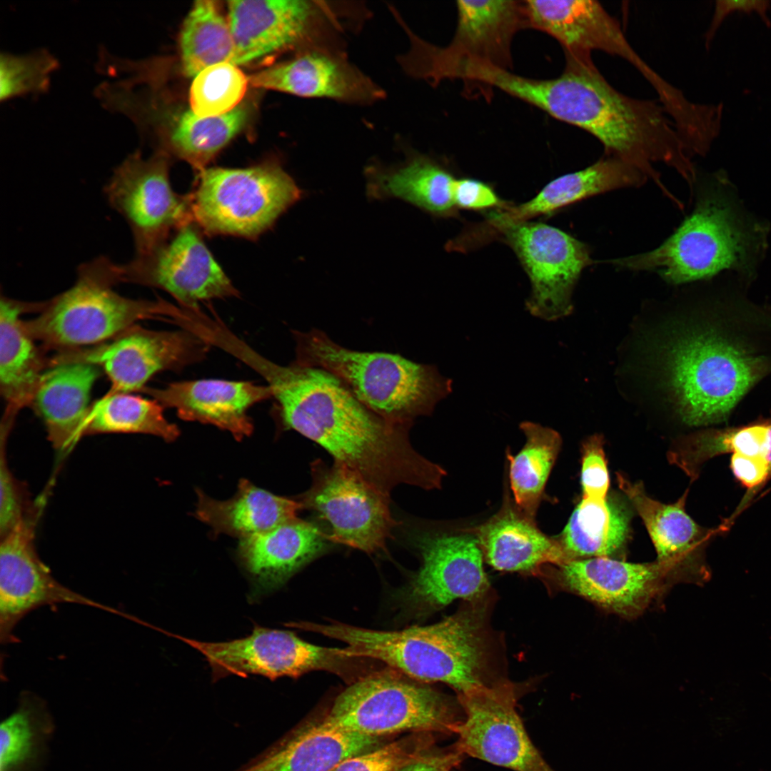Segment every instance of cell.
I'll return each instance as SVG.
<instances>
[{"label":"cell","mask_w":771,"mask_h":771,"mask_svg":"<svg viewBox=\"0 0 771 771\" xmlns=\"http://www.w3.org/2000/svg\"><path fill=\"white\" fill-rule=\"evenodd\" d=\"M37 520L26 521L1 537L0 640L18 642L14 630L30 612L46 605L74 603L121 615L133 617L89 598L56 580L36 551L34 538Z\"/></svg>","instance_id":"19"},{"label":"cell","mask_w":771,"mask_h":771,"mask_svg":"<svg viewBox=\"0 0 771 771\" xmlns=\"http://www.w3.org/2000/svg\"><path fill=\"white\" fill-rule=\"evenodd\" d=\"M209 343L192 331H156L136 325L89 349L61 351L54 363L84 361L101 368L111 386L106 394L141 390L156 373L178 371L202 360Z\"/></svg>","instance_id":"15"},{"label":"cell","mask_w":771,"mask_h":771,"mask_svg":"<svg viewBox=\"0 0 771 771\" xmlns=\"http://www.w3.org/2000/svg\"><path fill=\"white\" fill-rule=\"evenodd\" d=\"M725 453L763 460L771 466V418L682 436L671 446L667 458L692 482L698 478L705 463Z\"/></svg>","instance_id":"35"},{"label":"cell","mask_w":771,"mask_h":771,"mask_svg":"<svg viewBox=\"0 0 771 771\" xmlns=\"http://www.w3.org/2000/svg\"><path fill=\"white\" fill-rule=\"evenodd\" d=\"M720 187L702 191L695 209L656 248L610 261L617 268L657 272L673 285L706 279L725 269L749 270L760 236Z\"/></svg>","instance_id":"6"},{"label":"cell","mask_w":771,"mask_h":771,"mask_svg":"<svg viewBox=\"0 0 771 771\" xmlns=\"http://www.w3.org/2000/svg\"><path fill=\"white\" fill-rule=\"evenodd\" d=\"M771 7L769 0H717L715 1L714 14L711 24L705 33V46H709L723 20L735 11L750 14L757 13L767 27H771V20L767 11Z\"/></svg>","instance_id":"47"},{"label":"cell","mask_w":771,"mask_h":771,"mask_svg":"<svg viewBox=\"0 0 771 771\" xmlns=\"http://www.w3.org/2000/svg\"><path fill=\"white\" fill-rule=\"evenodd\" d=\"M647 176L631 164L605 156L590 166L560 176L547 183L532 199L489 214L495 227L554 214L587 198L615 189L638 186Z\"/></svg>","instance_id":"28"},{"label":"cell","mask_w":771,"mask_h":771,"mask_svg":"<svg viewBox=\"0 0 771 771\" xmlns=\"http://www.w3.org/2000/svg\"><path fill=\"white\" fill-rule=\"evenodd\" d=\"M456 7L455 35L444 49L508 69L514 35L530 28L524 1H458Z\"/></svg>","instance_id":"30"},{"label":"cell","mask_w":771,"mask_h":771,"mask_svg":"<svg viewBox=\"0 0 771 771\" xmlns=\"http://www.w3.org/2000/svg\"><path fill=\"white\" fill-rule=\"evenodd\" d=\"M453 199L457 208L474 211H498L510 206L500 198L490 183L469 177L456 178Z\"/></svg>","instance_id":"46"},{"label":"cell","mask_w":771,"mask_h":771,"mask_svg":"<svg viewBox=\"0 0 771 771\" xmlns=\"http://www.w3.org/2000/svg\"><path fill=\"white\" fill-rule=\"evenodd\" d=\"M415 543L422 564L405 592L412 608L435 611L458 598H478L488 588L483 552L473 534L422 535Z\"/></svg>","instance_id":"21"},{"label":"cell","mask_w":771,"mask_h":771,"mask_svg":"<svg viewBox=\"0 0 771 771\" xmlns=\"http://www.w3.org/2000/svg\"><path fill=\"white\" fill-rule=\"evenodd\" d=\"M707 326L672 329L660 348L665 383L681 420L690 426L725 421L771 369L768 358Z\"/></svg>","instance_id":"4"},{"label":"cell","mask_w":771,"mask_h":771,"mask_svg":"<svg viewBox=\"0 0 771 771\" xmlns=\"http://www.w3.org/2000/svg\"><path fill=\"white\" fill-rule=\"evenodd\" d=\"M461 719L443 694L393 669L361 676L333 700L323 726L371 737L455 733Z\"/></svg>","instance_id":"8"},{"label":"cell","mask_w":771,"mask_h":771,"mask_svg":"<svg viewBox=\"0 0 771 771\" xmlns=\"http://www.w3.org/2000/svg\"><path fill=\"white\" fill-rule=\"evenodd\" d=\"M293 335L294 361L332 373L361 403L393 424L411 428L415 418L430 415L452 392V381L434 365L397 353L351 350L316 328Z\"/></svg>","instance_id":"5"},{"label":"cell","mask_w":771,"mask_h":771,"mask_svg":"<svg viewBox=\"0 0 771 771\" xmlns=\"http://www.w3.org/2000/svg\"><path fill=\"white\" fill-rule=\"evenodd\" d=\"M100 368L84 361H69L50 365L41 376L31 406L60 454L69 451L84 436L91 391Z\"/></svg>","instance_id":"25"},{"label":"cell","mask_w":771,"mask_h":771,"mask_svg":"<svg viewBox=\"0 0 771 771\" xmlns=\"http://www.w3.org/2000/svg\"><path fill=\"white\" fill-rule=\"evenodd\" d=\"M201 232L194 222L188 223L151 252L119 265L120 281L163 289L185 308H197L204 300L238 296Z\"/></svg>","instance_id":"18"},{"label":"cell","mask_w":771,"mask_h":771,"mask_svg":"<svg viewBox=\"0 0 771 771\" xmlns=\"http://www.w3.org/2000/svg\"><path fill=\"white\" fill-rule=\"evenodd\" d=\"M193 222L208 236L255 239L303 196L276 159L243 168H206L189 193Z\"/></svg>","instance_id":"9"},{"label":"cell","mask_w":771,"mask_h":771,"mask_svg":"<svg viewBox=\"0 0 771 771\" xmlns=\"http://www.w3.org/2000/svg\"><path fill=\"white\" fill-rule=\"evenodd\" d=\"M344 642L351 657L381 661L421 682H442L458 693L485 685L486 645L480 610L459 611L425 626L378 630L341 623L310 626Z\"/></svg>","instance_id":"3"},{"label":"cell","mask_w":771,"mask_h":771,"mask_svg":"<svg viewBox=\"0 0 771 771\" xmlns=\"http://www.w3.org/2000/svg\"><path fill=\"white\" fill-rule=\"evenodd\" d=\"M248 79L254 87L306 98L368 104L384 96L381 87L332 47L301 50L292 59Z\"/></svg>","instance_id":"23"},{"label":"cell","mask_w":771,"mask_h":771,"mask_svg":"<svg viewBox=\"0 0 771 771\" xmlns=\"http://www.w3.org/2000/svg\"><path fill=\"white\" fill-rule=\"evenodd\" d=\"M180 48L183 71L188 77L217 64L232 63L230 26L216 1H195L182 26Z\"/></svg>","instance_id":"38"},{"label":"cell","mask_w":771,"mask_h":771,"mask_svg":"<svg viewBox=\"0 0 771 771\" xmlns=\"http://www.w3.org/2000/svg\"><path fill=\"white\" fill-rule=\"evenodd\" d=\"M248 116V109L243 105L214 116H199L190 109L175 119L161 135L162 143L198 172L243 129Z\"/></svg>","instance_id":"36"},{"label":"cell","mask_w":771,"mask_h":771,"mask_svg":"<svg viewBox=\"0 0 771 771\" xmlns=\"http://www.w3.org/2000/svg\"><path fill=\"white\" fill-rule=\"evenodd\" d=\"M632 510L625 498H582L558 539L570 560L620 558L630 534Z\"/></svg>","instance_id":"34"},{"label":"cell","mask_w":771,"mask_h":771,"mask_svg":"<svg viewBox=\"0 0 771 771\" xmlns=\"http://www.w3.org/2000/svg\"><path fill=\"white\" fill-rule=\"evenodd\" d=\"M196 493V517L216 534L225 533L241 539L296 518L303 508L301 501L276 495L245 479L239 481L236 495L227 500L211 498L201 490Z\"/></svg>","instance_id":"33"},{"label":"cell","mask_w":771,"mask_h":771,"mask_svg":"<svg viewBox=\"0 0 771 771\" xmlns=\"http://www.w3.org/2000/svg\"><path fill=\"white\" fill-rule=\"evenodd\" d=\"M104 193L129 226L136 256L151 252L175 231L193 222L189 193L173 191L168 157L162 152L148 158L138 151L128 155L114 169Z\"/></svg>","instance_id":"12"},{"label":"cell","mask_w":771,"mask_h":771,"mask_svg":"<svg viewBox=\"0 0 771 771\" xmlns=\"http://www.w3.org/2000/svg\"><path fill=\"white\" fill-rule=\"evenodd\" d=\"M157 400L129 393L106 394L92 405L84 435L100 433H143L166 441L179 435L178 426L168 422Z\"/></svg>","instance_id":"39"},{"label":"cell","mask_w":771,"mask_h":771,"mask_svg":"<svg viewBox=\"0 0 771 771\" xmlns=\"http://www.w3.org/2000/svg\"><path fill=\"white\" fill-rule=\"evenodd\" d=\"M430 732H415L348 757L329 771H396L415 760L433 745Z\"/></svg>","instance_id":"43"},{"label":"cell","mask_w":771,"mask_h":771,"mask_svg":"<svg viewBox=\"0 0 771 771\" xmlns=\"http://www.w3.org/2000/svg\"><path fill=\"white\" fill-rule=\"evenodd\" d=\"M327 536L298 518L241 539L238 555L261 592L278 588L326 547Z\"/></svg>","instance_id":"27"},{"label":"cell","mask_w":771,"mask_h":771,"mask_svg":"<svg viewBox=\"0 0 771 771\" xmlns=\"http://www.w3.org/2000/svg\"><path fill=\"white\" fill-rule=\"evenodd\" d=\"M526 441L515 455L507 452L510 487L516 506L533 518L540 503L562 439L555 430L530 421L520 424Z\"/></svg>","instance_id":"37"},{"label":"cell","mask_w":771,"mask_h":771,"mask_svg":"<svg viewBox=\"0 0 771 771\" xmlns=\"http://www.w3.org/2000/svg\"><path fill=\"white\" fill-rule=\"evenodd\" d=\"M533 520L506 503L469 533L477 538L486 562L500 571L528 572L570 561L559 540L541 532Z\"/></svg>","instance_id":"29"},{"label":"cell","mask_w":771,"mask_h":771,"mask_svg":"<svg viewBox=\"0 0 771 771\" xmlns=\"http://www.w3.org/2000/svg\"><path fill=\"white\" fill-rule=\"evenodd\" d=\"M464 716L455 749L514 771H554L530 740L516 709L513 685H480L458 693Z\"/></svg>","instance_id":"16"},{"label":"cell","mask_w":771,"mask_h":771,"mask_svg":"<svg viewBox=\"0 0 771 771\" xmlns=\"http://www.w3.org/2000/svg\"><path fill=\"white\" fill-rule=\"evenodd\" d=\"M620 489L642 518L657 553L656 562L670 580L703 585L711 577L705 550L710 541L725 535L720 525L706 528L697 524L686 512L688 489L670 504L650 498L642 482H632L616 474Z\"/></svg>","instance_id":"20"},{"label":"cell","mask_w":771,"mask_h":771,"mask_svg":"<svg viewBox=\"0 0 771 771\" xmlns=\"http://www.w3.org/2000/svg\"><path fill=\"white\" fill-rule=\"evenodd\" d=\"M45 303H26L1 295L0 302V390L6 402L1 423L12 425L17 413L31 405L49 363L36 347L20 318L41 311Z\"/></svg>","instance_id":"31"},{"label":"cell","mask_w":771,"mask_h":771,"mask_svg":"<svg viewBox=\"0 0 771 771\" xmlns=\"http://www.w3.org/2000/svg\"><path fill=\"white\" fill-rule=\"evenodd\" d=\"M565 56L563 72L550 79L545 112L589 133L603 145L606 155L636 167L660 186L655 163L675 168L688 182L693 180L692 155L659 101L618 91L591 54Z\"/></svg>","instance_id":"2"},{"label":"cell","mask_w":771,"mask_h":771,"mask_svg":"<svg viewBox=\"0 0 771 771\" xmlns=\"http://www.w3.org/2000/svg\"><path fill=\"white\" fill-rule=\"evenodd\" d=\"M323 2L233 0L228 21L234 44L232 64H249L289 49L331 47L325 40L332 21Z\"/></svg>","instance_id":"17"},{"label":"cell","mask_w":771,"mask_h":771,"mask_svg":"<svg viewBox=\"0 0 771 771\" xmlns=\"http://www.w3.org/2000/svg\"><path fill=\"white\" fill-rule=\"evenodd\" d=\"M311 471L312 485L301 502L328 523L327 539L367 553L386 550L400 523L390 513V495L336 463L316 460Z\"/></svg>","instance_id":"14"},{"label":"cell","mask_w":771,"mask_h":771,"mask_svg":"<svg viewBox=\"0 0 771 771\" xmlns=\"http://www.w3.org/2000/svg\"><path fill=\"white\" fill-rule=\"evenodd\" d=\"M604 438L595 434L582 445L580 483L582 498L605 499L610 486Z\"/></svg>","instance_id":"45"},{"label":"cell","mask_w":771,"mask_h":771,"mask_svg":"<svg viewBox=\"0 0 771 771\" xmlns=\"http://www.w3.org/2000/svg\"><path fill=\"white\" fill-rule=\"evenodd\" d=\"M251 367L267 381L283 428L318 444L334 463L388 495L400 484L440 488L446 472L413 448L410 428L371 410L332 373L296 361L280 366L260 355Z\"/></svg>","instance_id":"1"},{"label":"cell","mask_w":771,"mask_h":771,"mask_svg":"<svg viewBox=\"0 0 771 771\" xmlns=\"http://www.w3.org/2000/svg\"><path fill=\"white\" fill-rule=\"evenodd\" d=\"M57 58L44 48L24 54L2 51L0 55V100L6 101L27 94L46 93L51 74L58 69Z\"/></svg>","instance_id":"42"},{"label":"cell","mask_w":771,"mask_h":771,"mask_svg":"<svg viewBox=\"0 0 771 771\" xmlns=\"http://www.w3.org/2000/svg\"><path fill=\"white\" fill-rule=\"evenodd\" d=\"M493 231L513 249L529 278L531 291L526 310L548 321L569 315L575 286L592 263L588 246L540 222H516Z\"/></svg>","instance_id":"13"},{"label":"cell","mask_w":771,"mask_h":771,"mask_svg":"<svg viewBox=\"0 0 771 771\" xmlns=\"http://www.w3.org/2000/svg\"><path fill=\"white\" fill-rule=\"evenodd\" d=\"M119 283V265L109 258L82 263L74 284L46 301L40 315L24 321V326L45 347L64 351L105 343L140 320L170 318L173 306L161 299L122 296L113 288Z\"/></svg>","instance_id":"7"},{"label":"cell","mask_w":771,"mask_h":771,"mask_svg":"<svg viewBox=\"0 0 771 771\" xmlns=\"http://www.w3.org/2000/svg\"><path fill=\"white\" fill-rule=\"evenodd\" d=\"M560 584L600 608L623 617L643 612L671 580L656 562L610 558L572 560L557 565Z\"/></svg>","instance_id":"22"},{"label":"cell","mask_w":771,"mask_h":771,"mask_svg":"<svg viewBox=\"0 0 771 771\" xmlns=\"http://www.w3.org/2000/svg\"><path fill=\"white\" fill-rule=\"evenodd\" d=\"M48 717L44 702L34 694L22 693L18 708L1 724L0 771H18L36 756V725Z\"/></svg>","instance_id":"40"},{"label":"cell","mask_w":771,"mask_h":771,"mask_svg":"<svg viewBox=\"0 0 771 771\" xmlns=\"http://www.w3.org/2000/svg\"><path fill=\"white\" fill-rule=\"evenodd\" d=\"M201 652L208 662L213 681L228 675H261L275 680L293 678L313 670H324L346 677L359 658L345 655L343 648L309 643L294 633L256 625L245 638L226 642H201L174 635Z\"/></svg>","instance_id":"11"},{"label":"cell","mask_w":771,"mask_h":771,"mask_svg":"<svg viewBox=\"0 0 771 771\" xmlns=\"http://www.w3.org/2000/svg\"><path fill=\"white\" fill-rule=\"evenodd\" d=\"M141 391L163 407L175 408L181 419L213 425L238 440L253 431L248 409L272 397L268 386L220 379L176 382L162 388L145 386Z\"/></svg>","instance_id":"24"},{"label":"cell","mask_w":771,"mask_h":771,"mask_svg":"<svg viewBox=\"0 0 771 771\" xmlns=\"http://www.w3.org/2000/svg\"><path fill=\"white\" fill-rule=\"evenodd\" d=\"M382 739L308 723L278 739L235 771H329L348 757L384 744Z\"/></svg>","instance_id":"26"},{"label":"cell","mask_w":771,"mask_h":771,"mask_svg":"<svg viewBox=\"0 0 771 771\" xmlns=\"http://www.w3.org/2000/svg\"><path fill=\"white\" fill-rule=\"evenodd\" d=\"M529 14L532 27L557 40L566 55L601 51L627 61L653 87L658 101L677 125L687 123L694 115L696 104L640 56L626 39L619 21L598 1L535 0Z\"/></svg>","instance_id":"10"},{"label":"cell","mask_w":771,"mask_h":771,"mask_svg":"<svg viewBox=\"0 0 771 771\" xmlns=\"http://www.w3.org/2000/svg\"><path fill=\"white\" fill-rule=\"evenodd\" d=\"M6 441L1 438L0 537L26 521L37 520L39 515V508L31 502L26 486L9 469Z\"/></svg>","instance_id":"44"},{"label":"cell","mask_w":771,"mask_h":771,"mask_svg":"<svg viewBox=\"0 0 771 771\" xmlns=\"http://www.w3.org/2000/svg\"><path fill=\"white\" fill-rule=\"evenodd\" d=\"M248 83V77L232 63L211 66L193 80L189 94L191 110L199 116L230 112L240 105Z\"/></svg>","instance_id":"41"},{"label":"cell","mask_w":771,"mask_h":771,"mask_svg":"<svg viewBox=\"0 0 771 771\" xmlns=\"http://www.w3.org/2000/svg\"><path fill=\"white\" fill-rule=\"evenodd\" d=\"M367 196L373 200L397 198L438 218L456 216L453 199L456 178L430 157L410 154L400 165L366 168Z\"/></svg>","instance_id":"32"},{"label":"cell","mask_w":771,"mask_h":771,"mask_svg":"<svg viewBox=\"0 0 771 771\" xmlns=\"http://www.w3.org/2000/svg\"><path fill=\"white\" fill-rule=\"evenodd\" d=\"M463 756L454 747L445 750L434 745L418 759L396 771H455Z\"/></svg>","instance_id":"48"}]
</instances>
